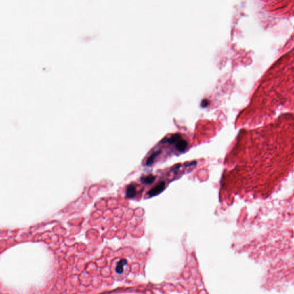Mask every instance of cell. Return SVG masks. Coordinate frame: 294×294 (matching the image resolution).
<instances>
[{
  "mask_svg": "<svg viewBox=\"0 0 294 294\" xmlns=\"http://www.w3.org/2000/svg\"><path fill=\"white\" fill-rule=\"evenodd\" d=\"M165 186V183L164 182H161L157 186H156V187L150 189L148 192L147 194L150 197L156 196L161 193L164 190Z\"/></svg>",
  "mask_w": 294,
  "mask_h": 294,
  "instance_id": "1",
  "label": "cell"
},
{
  "mask_svg": "<svg viewBox=\"0 0 294 294\" xmlns=\"http://www.w3.org/2000/svg\"><path fill=\"white\" fill-rule=\"evenodd\" d=\"M136 195V187L133 185H129L126 190V196L128 198H133Z\"/></svg>",
  "mask_w": 294,
  "mask_h": 294,
  "instance_id": "2",
  "label": "cell"
},
{
  "mask_svg": "<svg viewBox=\"0 0 294 294\" xmlns=\"http://www.w3.org/2000/svg\"><path fill=\"white\" fill-rule=\"evenodd\" d=\"M127 260L125 259L120 260L117 264L116 267V271L119 274H122L124 272V268L125 266L127 264Z\"/></svg>",
  "mask_w": 294,
  "mask_h": 294,
  "instance_id": "3",
  "label": "cell"
},
{
  "mask_svg": "<svg viewBox=\"0 0 294 294\" xmlns=\"http://www.w3.org/2000/svg\"><path fill=\"white\" fill-rule=\"evenodd\" d=\"M188 143L187 142L184 140H180L179 142H177L176 143V149L180 152H182L184 151L187 147Z\"/></svg>",
  "mask_w": 294,
  "mask_h": 294,
  "instance_id": "4",
  "label": "cell"
},
{
  "mask_svg": "<svg viewBox=\"0 0 294 294\" xmlns=\"http://www.w3.org/2000/svg\"><path fill=\"white\" fill-rule=\"evenodd\" d=\"M161 153V150H157L156 152H154L148 158L146 161V165L147 166H150L153 164L154 163V160Z\"/></svg>",
  "mask_w": 294,
  "mask_h": 294,
  "instance_id": "5",
  "label": "cell"
},
{
  "mask_svg": "<svg viewBox=\"0 0 294 294\" xmlns=\"http://www.w3.org/2000/svg\"><path fill=\"white\" fill-rule=\"evenodd\" d=\"M181 139H182L181 135H180L179 133H176V134H174L172 136H171V137L169 138V139H168L167 140V142L173 144L175 143L176 144L177 142H179Z\"/></svg>",
  "mask_w": 294,
  "mask_h": 294,
  "instance_id": "6",
  "label": "cell"
},
{
  "mask_svg": "<svg viewBox=\"0 0 294 294\" xmlns=\"http://www.w3.org/2000/svg\"><path fill=\"white\" fill-rule=\"evenodd\" d=\"M155 179V177L153 175H148L147 176H144L141 178V181L144 184H150L153 182V181Z\"/></svg>",
  "mask_w": 294,
  "mask_h": 294,
  "instance_id": "7",
  "label": "cell"
}]
</instances>
